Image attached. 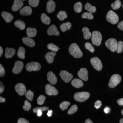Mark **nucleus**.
Here are the masks:
<instances>
[{"label":"nucleus","instance_id":"nucleus-1","mask_svg":"<svg viewBox=\"0 0 123 123\" xmlns=\"http://www.w3.org/2000/svg\"><path fill=\"white\" fill-rule=\"evenodd\" d=\"M69 51L70 55L75 58H80L83 55V53L79 46L75 43H72L70 45Z\"/></svg>","mask_w":123,"mask_h":123},{"label":"nucleus","instance_id":"nucleus-2","mask_svg":"<svg viewBox=\"0 0 123 123\" xmlns=\"http://www.w3.org/2000/svg\"><path fill=\"white\" fill-rule=\"evenodd\" d=\"M91 40L92 43L96 46L101 45L102 40V35L100 32L95 31L92 33Z\"/></svg>","mask_w":123,"mask_h":123},{"label":"nucleus","instance_id":"nucleus-3","mask_svg":"<svg viewBox=\"0 0 123 123\" xmlns=\"http://www.w3.org/2000/svg\"><path fill=\"white\" fill-rule=\"evenodd\" d=\"M90 95V93L87 92H77L74 94V98L78 102H84L89 98Z\"/></svg>","mask_w":123,"mask_h":123},{"label":"nucleus","instance_id":"nucleus-4","mask_svg":"<svg viewBox=\"0 0 123 123\" xmlns=\"http://www.w3.org/2000/svg\"><path fill=\"white\" fill-rule=\"evenodd\" d=\"M106 18L108 22L113 24H117L119 20V17L117 14L111 10L108 11L107 14Z\"/></svg>","mask_w":123,"mask_h":123},{"label":"nucleus","instance_id":"nucleus-5","mask_svg":"<svg viewBox=\"0 0 123 123\" xmlns=\"http://www.w3.org/2000/svg\"><path fill=\"white\" fill-rule=\"evenodd\" d=\"M121 77L118 74H114L110 78L108 86L111 88H114L118 85L121 81Z\"/></svg>","mask_w":123,"mask_h":123},{"label":"nucleus","instance_id":"nucleus-6","mask_svg":"<svg viewBox=\"0 0 123 123\" xmlns=\"http://www.w3.org/2000/svg\"><path fill=\"white\" fill-rule=\"evenodd\" d=\"M117 43H118L116 39L111 38L106 41L105 44L107 47L112 52H114L116 51Z\"/></svg>","mask_w":123,"mask_h":123},{"label":"nucleus","instance_id":"nucleus-7","mask_svg":"<svg viewBox=\"0 0 123 123\" xmlns=\"http://www.w3.org/2000/svg\"><path fill=\"white\" fill-rule=\"evenodd\" d=\"M41 68V65L38 62H31L28 63L26 66V69L27 71L31 72L33 71H38Z\"/></svg>","mask_w":123,"mask_h":123},{"label":"nucleus","instance_id":"nucleus-8","mask_svg":"<svg viewBox=\"0 0 123 123\" xmlns=\"http://www.w3.org/2000/svg\"><path fill=\"white\" fill-rule=\"evenodd\" d=\"M90 62L92 66L98 71H100L102 69V64L101 61L98 57H93L90 60Z\"/></svg>","mask_w":123,"mask_h":123},{"label":"nucleus","instance_id":"nucleus-9","mask_svg":"<svg viewBox=\"0 0 123 123\" xmlns=\"http://www.w3.org/2000/svg\"><path fill=\"white\" fill-rule=\"evenodd\" d=\"M60 75L62 79L66 83L69 82L73 78L72 74L65 70H62L61 71L60 73Z\"/></svg>","mask_w":123,"mask_h":123},{"label":"nucleus","instance_id":"nucleus-10","mask_svg":"<svg viewBox=\"0 0 123 123\" xmlns=\"http://www.w3.org/2000/svg\"><path fill=\"white\" fill-rule=\"evenodd\" d=\"M46 94L48 95H56L58 94V90L50 84H47L45 86Z\"/></svg>","mask_w":123,"mask_h":123},{"label":"nucleus","instance_id":"nucleus-11","mask_svg":"<svg viewBox=\"0 0 123 123\" xmlns=\"http://www.w3.org/2000/svg\"><path fill=\"white\" fill-rule=\"evenodd\" d=\"M15 89L18 94L21 96L24 95L26 93V88L24 84L22 83H18L15 86Z\"/></svg>","mask_w":123,"mask_h":123},{"label":"nucleus","instance_id":"nucleus-12","mask_svg":"<svg viewBox=\"0 0 123 123\" xmlns=\"http://www.w3.org/2000/svg\"><path fill=\"white\" fill-rule=\"evenodd\" d=\"M24 66L23 63L20 61H18L15 62L13 69V72L15 74H18L21 72Z\"/></svg>","mask_w":123,"mask_h":123},{"label":"nucleus","instance_id":"nucleus-13","mask_svg":"<svg viewBox=\"0 0 123 123\" xmlns=\"http://www.w3.org/2000/svg\"><path fill=\"white\" fill-rule=\"evenodd\" d=\"M78 77L84 81H87L88 80V71L86 69L82 68L78 73Z\"/></svg>","mask_w":123,"mask_h":123},{"label":"nucleus","instance_id":"nucleus-14","mask_svg":"<svg viewBox=\"0 0 123 123\" xmlns=\"http://www.w3.org/2000/svg\"><path fill=\"white\" fill-rule=\"evenodd\" d=\"M55 7V3L52 0H50L47 2L46 10L48 13H51L54 12Z\"/></svg>","mask_w":123,"mask_h":123},{"label":"nucleus","instance_id":"nucleus-15","mask_svg":"<svg viewBox=\"0 0 123 123\" xmlns=\"http://www.w3.org/2000/svg\"><path fill=\"white\" fill-rule=\"evenodd\" d=\"M47 34L49 35H59L60 33L57 30V27L55 25H52L49 27L47 30Z\"/></svg>","mask_w":123,"mask_h":123},{"label":"nucleus","instance_id":"nucleus-16","mask_svg":"<svg viewBox=\"0 0 123 123\" xmlns=\"http://www.w3.org/2000/svg\"><path fill=\"white\" fill-rule=\"evenodd\" d=\"M23 2L20 0H15L11 9L14 11H18L23 6Z\"/></svg>","mask_w":123,"mask_h":123},{"label":"nucleus","instance_id":"nucleus-17","mask_svg":"<svg viewBox=\"0 0 123 123\" xmlns=\"http://www.w3.org/2000/svg\"><path fill=\"white\" fill-rule=\"evenodd\" d=\"M47 79L50 84L55 85L57 83V78L56 75L52 72H49L47 74Z\"/></svg>","mask_w":123,"mask_h":123},{"label":"nucleus","instance_id":"nucleus-18","mask_svg":"<svg viewBox=\"0 0 123 123\" xmlns=\"http://www.w3.org/2000/svg\"><path fill=\"white\" fill-rule=\"evenodd\" d=\"M22 41L23 43L27 46L33 47L35 45V43L34 40L30 37H24L22 38Z\"/></svg>","mask_w":123,"mask_h":123},{"label":"nucleus","instance_id":"nucleus-19","mask_svg":"<svg viewBox=\"0 0 123 123\" xmlns=\"http://www.w3.org/2000/svg\"><path fill=\"white\" fill-rule=\"evenodd\" d=\"M56 55L55 52H50L47 53L45 56L46 60L49 64H51L54 61V57Z\"/></svg>","mask_w":123,"mask_h":123},{"label":"nucleus","instance_id":"nucleus-20","mask_svg":"<svg viewBox=\"0 0 123 123\" xmlns=\"http://www.w3.org/2000/svg\"><path fill=\"white\" fill-rule=\"evenodd\" d=\"M2 18L7 23H10L13 19V16L11 14L6 11H4L1 13Z\"/></svg>","mask_w":123,"mask_h":123},{"label":"nucleus","instance_id":"nucleus-21","mask_svg":"<svg viewBox=\"0 0 123 123\" xmlns=\"http://www.w3.org/2000/svg\"><path fill=\"white\" fill-rule=\"evenodd\" d=\"M32 12V9L31 7L28 6L24 7L20 11V14L23 16L30 15Z\"/></svg>","mask_w":123,"mask_h":123},{"label":"nucleus","instance_id":"nucleus-22","mask_svg":"<svg viewBox=\"0 0 123 123\" xmlns=\"http://www.w3.org/2000/svg\"><path fill=\"white\" fill-rule=\"evenodd\" d=\"M15 53V50L14 49L6 48L5 52V56L7 58H11L14 55Z\"/></svg>","mask_w":123,"mask_h":123},{"label":"nucleus","instance_id":"nucleus-23","mask_svg":"<svg viewBox=\"0 0 123 123\" xmlns=\"http://www.w3.org/2000/svg\"><path fill=\"white\" fill-rule=\"evenodd\" d=\"M71 84L73 86L77 88H81L84 86L83 82L80 79L78 78H75L73 79L71 82Z\"/></svg>","mask_w":123,"mask_h":123},{"label":"nucleus","instance_id":"nucleus-24","mask_svg":"<svg viewBox=\"0 0 123 123\" xmlns=\"http://www.w3.org/2000/svg\"><path fill=\"white\" fill-rule=\"evenodd\" d=\"M26 33L27 36L29 37H34L36 35L37 30L35 28L29 27L27 29Z\"/></svg>","mask_w":123,"mask_h":123},{"label":"nucleus","instance_id":"nucleus-25","mask_svg":"<svg viewBox=\"0 0 123 123\" xmlns=\"http://www.w3.org/2000/svg\"><path fill=\"white\" fill-rule=\"evenodd\" d=\"M82 31L84 34V38L85 39H89L91 36L92 34L89 31V29L88 27H84L82 29Z\"/></svg>","mask_w":123,"mask_h":123},{"label":"nucleus","instance_id":"nucleus-26","mask_svg":"<svg viewBox=\"0 0 123 123\" xmlns=\"http://www.w3.org/2000/svg\"><path fill=\"white\" fill-rule=\"evenodd\" d=\"M71 27H72L71 23L69 22H67L61 24L60 26V28L61 30L64 32L70 29Z\"/></svg>","mask_w":123,"mask_h":123},{"label":"nucleus","instance_id":"nucleus-27","mask_svg":"<svg viewBox=\"0 0 123 123\" xmlns=\"http://www.w3.org/2000/svg\"><path fill=\"white\" fill-rule=\"evenodd\" d=\"M41 20L43 23L47 25H49L50 23L51 19L46 14L42 13L41 16Z\"/></svg>","mask_w":123,"mask_h":123},{"label":"nucleus","instance_id":"nucleus-28","mask_svg":"<svg viewBox=\"0 0 123 123\" xmlns=\"http://www.w3.org/2000/svg\"><path fill=\"white\" fill-rule=\"evenodd\" d=\"M14 25L16 27L21 30H23L25 28V24L22 20H18L14 22Z\"/></svg>","mask_w":123,"mask_h":123},{"label":"nucleus","instance_id":"nucleus-29","mask_svg":"<svg viewBox=\"0 0 123 123\" xmlns=\"http://www.w3.org/2000/svg\"><path fill=\"white\" fill-rule=\"evenodd\" d=\"M25 48L23 47H21L18 49L17 55L19 58L23 59L25 58Z\"/></svg>","mask_w":123,"mask_h":123},{"label":"nucleus","instance_id":"nucleus-30","mask_svg":"<svg viewBox=\"0 0 123 123\" xmlns=\"http://www.w3.org/2000/svg\"><path fill=\"white\" fill-rule=\"evenodd\" d=\"M85 8L86 10H88L91 13H94L96 11V7L92 6L89 3H87L86 4L85 6Z\"/></svg>","mask_w":123,"mask_h":123},{"label":"nucleus","instance_id":"nucleus-31","mask_svg":"<svg viewBox=\"0 0 123 123\" xmlns=\"http://www.w3.org/2000/svg\"><path fill=\"white\" fill-rule=\"evenodd\" d=\"M82 4L80 2H77L74 5V11L77 13H80L82 10Z\"/></svg>","mask_w":123,"mask_h":123},{"label":"nucleus","instance_id":"nucleus-32","mask_svg":"<svg viewBox=\"0 0 123 123\" xmlns=\"http://www.w3.org/2000/svg\"><path fill=\"white\" fill-rule=\"evenodd\" d=\"M57 17L60 21H63L67 18V14L65 11H60L57 14Z\"/></svg>","mask_w":123,"mask_h":123},{"label":"nucleus","instance_id":"nucleus-33","mask_svg":"<svg viewBox=\"0 0 123 123\" xmlns=\"http://www.w3.org/2000/svg\"><path fill=\"white\" fill-rule=\"evenodd\" d=\"M121 3L119 0H117L114 3H112L111 5L112 9L115 10L118 9L121 7Z\"/></svg>","mask_w":123,"mask_h":123},{"label":"nucleus","instance_id":"nucleus-34","mask_svg":"<svg viewBox=\"0 0 123 123\" xmlns=\"http://www.w3.org/2000/svg\"><path fill=\"white\" fill-rule=\"evenodd\" d=\"M82 18H83L92 20L93 19L94 16L90 12H85L82 15Z\"/></svg>","mask_w":123,"mask_h":123},{"label":"nucleus","instance_id":"nucleus-35","mask_svg":"<svg viewBox=\"0 0 123 123\" xmlns=\"http://www.w3.org/2000/svg\"><path fill=\"white\" fill-rule=\"evenodd\" d=\"M47 48L49 50H51L54 52L58 51L59 49L58 46L52 43L48 44L47 45Z\"/></svg>","mask_w":123,"mask_h":123},{"label":"nucleus","instance_id":"nucleus-36","mask_svg":"<svg viewBox=\"0 0 123 123\" xmlns=\"http://www.w3.org/2000/svg\"><path fill=\"white\" fill-rule=\"evenodd\" d=\"M70 105V103L68 101H64L60 104V107L61 110L64 111L66 110Z\"/></svg>","mask_w":123,"mask_h":123},{"label":"nucleus","instance_id":"nucleus-37","mask_svg":"<svg viewBox=\"0 0 123 123\" xmlns=\"http://www.w3.org/2000/svg\"><path fill=\"white\" fill-rule=\"evenodd\" d=\"M77 110V105L74 104V105H73L68 111V114L69 115L73 114L76 112Z\"/></svg>","mask_w":123,"mask_h":123},{"label":"nucleus","instance_id":"nucleus-38","mask_svg":"<svg viewBox=\"0 0 123 123\" xmlns=\"http://www.w3.org/2000/svg\"><path fill=\"white\" fill-rule=\"evenodd\" d=\"M123 42L119 41L117 43L116 51L118 53H121L123 52Z\"/></svg>","mask_w":123,"mask_h":123},{"label":"nucleus","instance_id":"nucleus-39","mask_svg":"<svg viewBox=\"0 0 123 123\" xmlns=\"http://www.w3.org/2000/svg\"><path fill=\"white\" fill-rule=\"evenodd\" d=\"M85 46V48L91 52H92V53L94 52L95 51L94 48L90 43H89V42L86 43Z\"/></svg>","mask_w":123,"mask_h":123},{"label":"nucleus","instance_id":"nucleus-40","mask_svg":"<svg viewBox=\"0 0 123 123\" xmlns=\"http://www.w3.org/2000/svg\"><path fill=\"white\" fill-rule=\"evenodd\" d=\"M25 97L26 98L30 101H32L34 97V93L31 91L28 90L27 91Z\"/></svg>","mask_w":123,"mask_h":123},{"label":"nucleus","instance_id":"nucleus-41","mask_svg":"<svg viewBox=\"0 0 123 123\" xmlns=\"http://www.w3.org/2000/svg\"><path fill=\"white\" fill-rule=\"evenodd\" d=\"M24 105L23 106V109L26 111H28L29 110H30L31 108V104L27 101L25 100L24 101Z\"/></svg>","mask_w":123,"mask_h":123},{"label":"nucleus","instance_id":"nucleus-42","mask_svg":"<svg viewBox=\"0 0 123 123\" xmlns=\"http://www.w3.org/2000/svg\"><path fill=\"white\" fill-rule=\"evenodd\" d=\"M39 2V0H29V3L30 5L33 7H37Z\"/></svg>","mask_w":123,"mask_h":123},{"label":"nucleus","instance_id":"nucleus-43","mask_svg":"<svg viewBox=\"0 0 123 123\" xmlns=\"http://www.w3.org/2000/svg\"><path fill=\"white\" fill-rule=\"evenodd\" d=\"M46 98L43 95H40L37 99V102L39 105H42L44 103V101L46 100Z\"/></svg>","mask_w":123,"mask_h":123},{"label":"nucleus","instance_id":"nucleus-44","mask_svg":"<svg viewBox=\"0 0 123 123\" xmlns=\"http://www.w3.org/2000/svg\"><path fill=\"white\" fill-rule=\"evenodd\" d=\"M49 109V107H48L44 106L43 107H36L33 108V111L34 113H37V111L38 110H40L42 111H47Z\"/></svg>","mask_w":123,"mask_h":123},{"label":"nucleus","instance_id":"nucleus-45","mask_svg":"<svg viewBox=\"0 0 123 123\" xmlns=\"http://www.w3.org/2000/svg\"><path fill=\"white\" fill-rule=\"evenodd\" d=\"M5 75V70L3 66L1 64H0V77L4 76Z\"/></svg>","mask_w":123,"mask_h":123},{"label":"nucleus","instance_id":"nucleus-46","mask_svg":"<svg viewBox=\"0 0 123 123\" xmlns=\"http://www.w3.org/2000/svg\"><path fill=\"white\" fill-rule=\"evenodd\" d=\"M102 106V102L101 101H97L95 103L94 107L97 109H98Z\"/></svg>","mask_w":123,"mask_h":123},{"label":"nucleus","instance_id":"nucleus-47","mask_svg":"<svg viewBox=\"0 0 123 123\" xmlns=\"http://www.w3.org/2000/svg\"><path fill=\"white\" fill-rule=\"evenodd\" d=\"M17 123H30L29 121L23 118H20L18 120Z\"/></svg>","mask_w":123,"mask_h":123},{"label":"nucleus","instance_id":"nucleus-48","mask_svg":"<svg viewBox=\"0 0 123 123\" xmlns=\"http://www.w3.org/2000/svg\"><path fill=\"white\" fill-rule=\"evenodd\" d=\"M4 90V86L2 82H0V93H2Z\"/></svg>","mask_w":123,"mask_h":123},{"label":"nucleus","instance_id":"nucleus-49","mask_svg":"<svg viewBox=\"0 0 123 123\" xmlns=\"http://www.w3.org/2000/svg\"><path fill=\"white\" fill-rule=\"evenodd\" d=\"M117 26L120 30L123 31V21H121L119 23Z\"/></svg>","mask_w":123,"mask_h":123},{"label":"nucleus","instance_id":"nucleus-50","mask_svg":"<svg viewBox=\"0 0 123 123\" xmlns=\"http://www.w3.org/2000/svg\"><path fill=\"white\" fill-rule=\"evenodd\" d=\"M117 103L120 106H123V98L118 99L117 101Z\"/></svg>","mask_w":123,"mask_h":123},{"label":"nucleus","instance_id":"nucleus-51","mask_svg":"<svg viewBox=\"0 0 123 123\" xmlns=\"http://www.w3.org/2000/svg\"><path fill=\"white\" fill-rule=\"evenodd\" d=\"M110 108L107 107L105 108L104 110V112L105 113H106V114H108V113L110 112Z\"/></svg>","mask_w":123,"mask_h":123},{"label":"nucleus","instance_id":"nucleus-52","mask_svg":"<svg viewBox=\"0 0 123 123\" xmlns=\"http://www.w3.org/2000/svg\"><path fill=\"white\" fill-rule=\"evenodd\" d=\"M52 111L51 110H48L47 115L48 117L51 116L52 115Z\"/></svg>","mask_w":123,"mask_h":123},{"label":"nucleus","instance_id":"nucleus-53","mask_svg":"<svg viewBox=\"0 0 123 123\" xmlns=\"http://www.w3.org/2000/svg\"><path fill=\"white\" fill-rule=\"evenodd\" d=\"M42 111L40 110H38L37 112V115L38 116H41L42 115Z\"/></svg>","mask_w":123,"mask_h":123},{"label":"nucleus","instance_id":"nucleus-54","mask_svg":"<svg viewBox=\"0 0 123 123\" xmlns=\"http://www.w3.org/2000/svg\"><path fill=\"white\" fill-rule=\"evenodd\" d=\"M6 99L4 98L1 97V96L0 97V102L3 103L5 102Z\"/></svg>","mask_w":123,"mask_h":123},{"label":"nucleus","instance_id":"nucleus-55","mask_svg":"<svg viewBox=\"0 0 123 123\" xmlns=\"http://www.w3.org/2000/svg\"><path fill=\"white\" fill-rule=\"evenodd\" d=\"M85 123H93L90 119H88L86 120Z\"/></svg>","mask_w":123,"mask_h":123},{"label":"nucleus","instance_id":"nucleus-56","mask_svg":"<svg viewBox=\"0 0 123 123\" xmlns=\"http://www.w3.org/2000/svg\"><path fill=\"white\" fill-rule=\"evenodd\" d=\"M3 49L1 47V46L0 47V57H1V56L3 54Z\"/></svg>","mask_w":123,"mask_h":123},{"label":"nucleus","instance_id":"nucleus-57","mask_svg":"<svg viewBox=\"0 0 123 123\" xmlns=\"http://www.w3.org/2000/svg\"><path fill=\"white\" fill-rule=\"evenodd\" d=\"M120 123H123V118H121L120 120Z\"/></svg>","mask_w":123,"mask_h":123},{"label":"nucleus","instance_id":"nucleus-58","mask_svg":"<svg viewBox=\"0 0 123 123\" xmlns=\"http://www.w3.org/2000/svg\"><path fill=\"white\" fill-rule=\"evenodd\" d=\"M121 113L122 115H123V109L122 110V111H121Z\"/></svg>","mask_w":123,"mask_h":123},{"label":"nucleus","instance_id":"nucleus-59","mask_svg":"<svg viewBox=\"0 0 123 123\" xmlns=\"http://www.w3.org/2000/svg\"><path fill=\"white\" fill-rule=\"evenodd\" d=\"M20 0L22 1H24L26 0Z\"/></svg>","mask_w":123,"mask_h":123},{"label":"nucleus","instance_id":"nucleus-60","mask_svg":"<svg viewBox=\"0 0 123 123\" xmlns=\"http://www.w3.org/2000/svg\"></svg>","mask_w":123,"mask_h":123}]
</instances>
